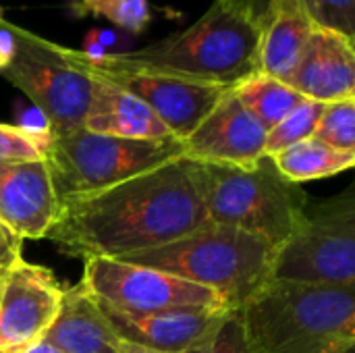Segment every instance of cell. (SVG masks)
I'll use <instances>...</instances> for the list:
<instances>
[{
	"mask_svg": "<svg viewBox=\"0 0 355 353\" xmlns=\"http://www.w3.org/2000/svg\"><path fill=\"white\" fill-rule=\"evenodd\" d=\"M206 223V169L181 156L123 183L60 198L46 239L73 258H123L173 243Z\"/></svg>",
	"mask_w": 355,
	"mask_h": 353,
	"instance_id": "cell-1",
	"label": "cell"
},
{
	"mask_svg": "<svg viewBox=\"0 0 355 353\" xmlns=\"http://www.w3.org/2000/svg\"><path fill=\"white\" fill-rule=\"evenodd\" d=\"M262 23L233 0H214L189 27L129 52L89 56L67 48L87 67L110 71H146L198 83L235 87L260 71Z\"/></svg>",
	"mask_w": 355,
	"mask_h": 353,
	"instance_id": "cell-2",
	"label": "cell"
},
{
	"mask_svg": "<svg viewBox=\"0 0 355 353\" xmlns=\"http://www.w3.org/2000/svg\"><path fill=\"white\" fill-rule=\"evenodd\" d=\"M239 314L258 353L355 352V287L268 281Z\"/></svg>",
	"mask_w": 355,
	"mask_h": 353,
	"instance_id": "cell-3",
	"label": "cell"
},
{
	"mask_svg": "<svg viewBox=\"0 0 355 353\" xmlns=\"http://www.w3.org/2000/svg\"><path fill=\"white\" fill-rule=\"evenodd\" d=\"M277 248L245 231L204 223L162 248L119 260L162 270L214 291L227 308L239 310L272 275Z\"/></svg>",
	"mask_w": 355,
	"mask_h": 353,
	"instance_id": "cell-4",
	"label": "cell"
},
{
	"mask_svg": "<svg viewBox=\"0 0 355 353\" xmlns=\"http://www.w3.org/2000/svg\"><path fill=\"white\" fill-rule=\"evenodd\" d=\"M206 221L233 227L281 248L300 227L310 202L270 156L252 164H204Z\"/></svg>",
	"mask_w": 355,
	"mask_h": 353,
	"instance_id": "cell-5",
	"label": "cell"
},
{
	"mask_svg": "<svg viewBox=\"0 0 355 353\" xmlns=\"http://www.w3.org/2000/svg\"><path fill=\"white\" fill-rule=\"evenodd\" d=\"M185 156L179 139H125L83 127L50 133L46 162L58 198L98 191Z\"/></svg>",
	"mask_w": 355,
	"mask_h": 353,
	"instance_id": "cell-6",
	"label": "cell"
},
{
	"mask_svg": "<svg viewBox=\"0 0 355 353\" xmlns=\"http://www.w3.org/2000/svg\"><path fill=\"white\" fill-rule=\"evenodd\" d=\"M270 281L355 287V187L308 202L300 227L277 248Z\"/></svg>",
	"mask_w": 355,
	"mask_h": 353,
	"instance_id": "cell-7",
	"label": "cell"
},
{
	"mask_svg": "<svg viewBox=\"0 0 355 353\" xmlns=\"http://www.w3.org/2000/svg\"><path fill=\"white\" fill-rule=\"evenodd\" d=\"M10 35L12 54L0 75L31 100L50 133L83 127L94 79L69 64L60 44L12 23Z\"/></svg>",
	"mask_w": 355,
	"mask_h": 353,
	"instance_id": "cell-8",
	"label": "cell"
},
{
	"mask_svg": "<svg viewBox=\"0 0 355 353\" xmlns=\"http://www.w3.org/2000/svg\"><path fill=\"white\" fill-rule=\"evenodd\" d=\"M81 281L100 304L127 314L177 308H227L214 291L202 285L119 258L83 260Z\"/></svg>",
	"mask_w": 355,
	"mask_h": 353,
	"instance_id": "cell-9",
	"label": "cell"
},
{
	"mask_svg": "<svg viewBox=\"0 0 355 353\" xmlns=\"http://www.w3.org/2000/svg\"><path fill=\"white\" fill-rule=\"evenodd\" d=\"M62 56L73 64L77 71L108 81L127 94L141 100L171 131V135L183 141L200 121L214 108V104L233 87L212 85V83H198L187 81L171 75L160 73H146V71H110V69H94L87 64L77 62L67 46H60Z\"/></svg>",
	"mask_w": 355,
	"mask_h": 353,
	"instance_id": "cell-10",
	"label": "cell"
},
{
	"mask_svg": "<svg viewBox=\"0 0 355 353\" xmlns=\"http://www.w3.org/2000/svg\"><path fill=\"white\" fill-rule=\"evenodd\" d=\"M62 291L50 268L19 260L0 283V353H19L42 341Z\"/></svg>",
	"mask_w": 355,
	"mask_h": 353,
	"instance_id": "cell-11",
	"label": "cell"
},
{
	"mask_svg": "<svg viewBox=\"0 0 355 353\" xmlns=\"http://www.w3.org/2000/svg\"><path fill=\"white\" fill-rule=\"evenodd\" d=\"M181 144L202 164H252L266 156V129L229 89Z\"/></svg>",
	"mask_w": 355,
	"mask_h": 353,
	"instance_id": "cell-12",
	"label": "cell"
},
{
	"mask_svg": "<svg viewBox=\"0 0 355 353\" xmlns=\"http://www.w3.org/2000/svg\"><path fill=\"white\" fill-rule=\"evenodd\" d=\"M60 198L46 160L0 162V221L23 241L46 239Z\"/></svg>",
	"mask_w": 355,
	"mask_h": 353,
	"instance_id": "cell-13",
	"label": "cell"
},
{
	"mask_svg": "<svg viewBox=\"0 0 355 353\" xmlns=\"http://www.w3.org/2000/svg\"><path fill=\"white\" fill-rule=\"evenodd\" d=\"M125 343L168 353H187L204 343L231 308H177L150 314H127L100 304Z\"/></svg>",
	"mask_w": 355,
	"mask_h": 353,
	"instance_id": "cell-14",
	"label": "cell"
},
{
	"mask_svg": "<svg viewBox=\"0 0 355 353\" xmlns=\"http://www.w3.org/2000/svg\"><path fill=\"white\" fill-rule=\"evenodd\" d=\"M354 44L337 31L314 27L285 83L322 104L355 98Z\"/></svg>",
	"mask_w": 355,
	"mask_h": 353,
	"instance_id": "cell-15",
	"label": "cell"
},
{
	"mask_svg": "<svg viewBox=\"0 0 355 353\" xmlns=\"http://www.w3.org/2000/svg\"><path fill=\"white\" fill-rule=\"evenodd\" d=\"M44 339L62 353H119L123 343L83 281L62 291L58 314Z\"/></svg>",
	"mask_w": 355,
	"mask_h": 353,
	"instance_id": "cell-16",
	"label": "cell"
},
{
	"mask_svg": "<svg viewBox=\"0 0 355 353\" xmlns=\"http://www.w3.org/2000/svg\"><path fill=\"white\" fill-rule=\"evenodd\" d=\"M83 129L125 139H175L141 100L102 79H94Z\"/></svg>",
	"mask_w": 355,
	"mask_h": 353,
	"instance_id": "cell-17",
	"label": "cell"
},
{
	"mask_svg": "<svg viewBox=\"0 0 355 353\" xmlns=\"http://www.w3.org/2000/svg\"><path fill=\"white\" fill-rule=\"evenodd\" d=\"M314 27L304 0H270L260 37V71L285 81Z\"/></svg>",
	"mask_w": 355,
	"mask_h": 353,
	"instance_id": "cell-18",
	"label": "cell"
},
{
	"mask_svg": "<svg viewBox=\"0 0 355 353\" xmlns=\"http://www.w3.org/2000/svg\"><path fill=\"white\" fill-rule=\"evenodd\" d=\"M270 160L285 179L302 185L306 181L333 177L354 169L355 152L335 150L314 137H308L272 154Z\"/></svg>",
	"mask_w": 355,
	"mask_h": 353,
	"instance_id": "cell-19",
	"label": "cell"
},
{
	"mask_svg": "<svg viewBox=\"0 0 355 353\" xmlns=\"http://www.w3.org/2000/svg\"><path fill=\"white\" fill-rule=\"evenodd\" d=\"M239 102L256 117V121L270 131L306 98L297 94L283 79L270 77L262 71L245 77L233 87Z\"/></svg>",
	"mask_w": 355,
	"mask_h": 353,
	"instance_id": "cell-20",
	"label": "cell"
},
{
	"mask_svg": "<svg viewBox=\"0 0 355 353\" xmlns=\"http://www.w3.org/2000/svg\"><path fill=\"white\" fill-rule=\"evenodd\" d=\"M69 10L73 17L106 19L123 31L141 33L152 21L148 0H71Z\"/></svg>",
	"mask_w": 355,
	"mask_h": 353,
	"instance_id": "cell-21",
	"label": "cell"
},
{
	"mask_svg": "<svg viewBox=\"0 0 355 353\" xmlns=\"http://www.w3.org/2000/svg\"><path fill=\"white\" fill-rule=\"evenodd\" d=\"M324 104L314 100H304L297 104L283 121H279L270 131H266V148L264 154L272 156L293 144H300L314 135L316 123L322 114Z\"/></svg>",
	"mask_w": 355,
	"mask_h": 353,
	"instance_id": "cell-22",
	"label": "cell"
},
{
	"mask_svg": "<svg viewBox=\"0 0 355 353\" xmlns=\"http://www.w3.org/2000/svg\"><path fill=\"white\" fill-rule=\"evenodd\" d=\"M312 137L335 150L355 152V98L324 104Z\"/></svg>",
	"mask_w": 355,
	"mask_h": 353,
	"instance_id": "cell-23",
	"label": "cell"
},
{
	"mask_svg": "<svg viewBox=\"0 0 355 353\" xmlns=\"http://www.w3.org/2000/svg\"><path fill=\"white\" fill-rule=\"evenodd\" d=\"M50 133H35L21 125L0 123V162L46 160Z\"/></svg>",
	"mask_w": 355,
	"mask_h": 353,
	"instance_id": "cell-24",
	"label": "cell"
},
{
	"mask_svg": "<svg viewBox=\"0 0 355 353\" xmlns=\"http://www.w3.org/2000/svg\"><path fill=\"white\" fill-rule=\"evenodd\" d=\"M187 353H258L254 350L239 310H229L214 333Z\"/></svg>",
	"mask_w": 355,
	"mask_h": 353,
	"instance_id": "cell-25",
	"label": "cell"
},
{
	"mask_svg": "<svg viewBox=\"0 0 355 353\" xmlns=\"http://www.w3.org/2000/svg\"><path fill=\"white\" fill-rule=\"evenodd\" d=\"M316 27L337 31L355 42V0H304Z\"/></svg>",
	"mask_w": 355,
	"mask_h": 353,
	"instance_id": "cell-26",
	"label": "cell"
},
{
	"mask_svg": "<svg viewBox=\"0 0 355 353\" xmlns=\"http://www.w3.org/2000/svg\"><path fill=\"white\" fill-rule=\"evenodd\" d=\"M21 250L23 239L0 221V275H6L19 260H23Z\"/></svg>",
	"mask_w": 355,
	"mask_h": 353,
	"instance_id": "cell-27",
	"label": "cell"
},
{
	"mask_svg": "<svg viewBox=\"0 0 355 353\" xmlns=\"http://www.w3.org/2000/svg\"><path fill=\"white\" fill-rule=\"evenodd\" d=\"M12 54V35H10V21L0 23V71L8 64Z\"/></svg>",
	"mask_w": 355,
	"mask_h": 353,
	"instance_id": "cell-28",
	"label": "cell"
},
{
	"mask_svg": "<svg viewBox=\"0 0 355 353\" xmlns=\"http://www.w3.org/2000/svg\"><path fill=\"white\" fill-rule=\"evenodd\" d=\"M237 2L239 6H243L248 12H252L262 25H264V19H266V12H268V4L270 0H233Z\"/></svg>",
	"mask_w": 355,
	"mask_h": 353,
	"instance_id": "cell-29",
	"label": "cell"
},
{
	"mask_svg": "<svg viewBox=\"0 0 355 353\" xmlns=\"http://www.w3.org/2000/svg\"><path fill=\"white\" fill-rule=\"evenodd\" d=\"M19 353H62L60 350H56L52 343H48L46 339H42V341H37V343H33V345H29L27 350H23V352Z\"/></svg>",
	"mask_w": 355,
	"mask_h": 353,
	"instance_id": "cell-30",
	"label": "cell"
},
{
	"mask_svg": "<svg viewBox=\"0 0 355 353\" xmlns=\"http://www.w3.org/2000/svg\"><path fill=\"white\" fill-rule=\"evenodd\" d=\"M119 353H168V352H158V350H148V347H141V345H133V343H121Z\"/></svg>",
	"mask_w": 355,
	"mask_h": 353,
	"instance_id": "cell-31",
	"label": "cell"
},
{
	"mask_svg": "<svg viewBox=\"0 0 355 353\" xmlns=\"http://www.w3.org/2000/svg\"><path fill=\"white\" fill-rule=\"evenodd\" d=\"M2 21H4V17H2V10H0V23H2Z\"/></svg>",
	"mask_w": 355,
	"mask_h": 353,
	"instance_id": "cell-32",
	"label": "cell"
},
{
	"mask_svg": "<svg viewBox=\"0 0 355 353\" xmlns=\"http://www.w3.org/2000/svg\"><path fill=\"white\" fill-rule=\"evenodd\" d=\"M2 279H4V275H0V283H2Z\"/></svg>",
	"mask_w": 355,
	"mask_h": 353,
	"instance_id": "cell-33",
	"label": "cell"
}]
</instances>
